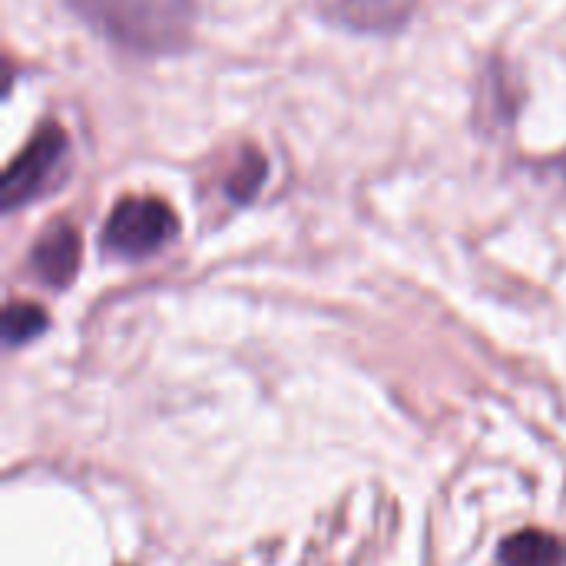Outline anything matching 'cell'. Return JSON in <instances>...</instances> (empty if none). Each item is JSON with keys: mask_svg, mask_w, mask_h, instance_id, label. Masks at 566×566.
Here are the masks:
<instances>
[{"mask_svg": "<svg viewBox=\"0 0 566 566\" xmlns=\"http://www.w3.org/2000/svg\"><path fill=\"white\" fill-rule=\"evenodd\" d=\"M76 7L133 53L182 50L196 23V0H76Z\"/></svg>", "mask_w": 566, "mask_h": 566, "instance_id": "cell-1", "label": "cell"}, {"mask_svg": "<svg viewBox=\"0 0 566 566\" xmlns=\"http://www.w3.org/2000/svg\"><path fill=\"white\" fill-rule=\"evenodd\" d=\"M179 235V219L156 196H129L116 202L103 226V249L119 259H149Z\"/></svg>", "mask_w": 566, "mask_h": 566, "instance_id": "cell-2", "label": "cell"}, {"mask_svg": "<svg viewBox=\"0 0 566 566\" xmlns=\"http://www.w3.org/2000/svg\"><path fill=\"white\" fill-rule=\"evenodd\" d=\"M66 133L56 123H43L33 139L17 153V159L7 166L3 182H0V202L7 212L20 209L23 202L36 199L56 176V169L66 159Z\"/></svg>", "mask_w": 566, "mask_h": 566, "instance_id": "cell-3", "label": "cell"}, {"mask_svg": "<svg viewBox=\"0 0 566 566\" xmlns=\"http://www.w3.org/2000/svg\"><path fill=\"white\" fill-rule=\"evenodd\" d=\"M80 255H83V242H80V232L60 219L53 226H46L40 232V239L33 242V252H30V269L33 275L50 285V289H66L76 272H80Z\"/></svg>", "mask_w": 566, "mask_h": 566, "instance_id": "cell-4", "label": "cell"}, {"mask_svg": "<svg viewBox=\"0 0 566 566\" xmlns=\"http://www.w3.org/2000/svg\"><path fill=\"white\" fill-rule=\"evenodd\" d=\"M418 0H325L328 17L361 33H388L408 23Z\"/></svg>", "mask_w": 566, "mask_h": 566, "instance_id": "cell-5", "label": "cell"}, {"mask_svg": "<svg viewBox=\"0 0 566 566\" xmlns=\"http://www.w3.org/2000/svg\"><path fill=\"white\" fill-rule=\"evenodd\" d=\"M494 566H566V544L547 531H517L497 547Z\"/></svg>", "mask_w": 566, "mask_h": 566, "instance_id": "cell-6", "label": "cell"}, {"mask_svg": "<svg viewBox=\"0 0 566 566\" xmlns=\"http://www.w3.org/2000/svg\"><path fill=\"white\" fill-rule=\"evenodd\" d=\"M50 318L40 305L33 302H10L3 312V342L7 348H20L33 338H40L46 332Z\"/></svg>", "mask_w": 566, "mask_h": 566, "instance_id": "cell-7", "label": "cell"}, {"mask_svg": "<svg viewBox=\"0 0 566 566\" xmlns=\"http://www.w3.org/2000/svg\"><path fill=\"white\" fill-rule=\"evenodd\" d=\"M265 176H269L265 156H262L259 149H245L242 159H239V166H235V169L229 172V179H226V196H229L232 202H249V199L262 189Z\"/></svg>", "mask_w": 566, "mask_h": 566, "instance_id": "cell-8", "label": "cell"}, {"mask_svg": "<svg viewBox=\"0 0 566 566\" xmlns=\"http://www.w3.org/2000/svg\"><path fill=\"white\" fill-rule=\"evenodd\" d=\"M564 172H566V159H564Z\"/></svg>", "mask_w": 566, "mask_h": 566, "instance_id": "cell-9", "label": "cell"}]
</instances>
